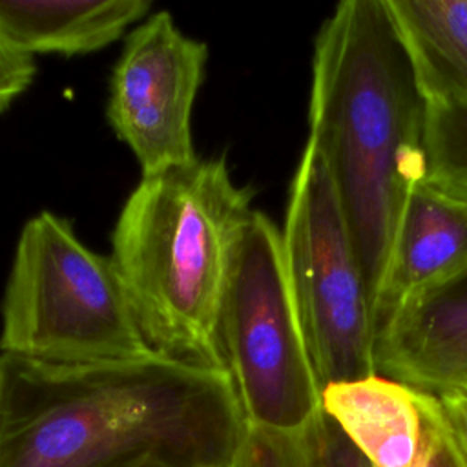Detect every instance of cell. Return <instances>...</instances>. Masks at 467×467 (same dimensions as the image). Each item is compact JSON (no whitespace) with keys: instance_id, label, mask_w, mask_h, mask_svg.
I'll return each mask as SVG.
<instances>
[{"instance_id":"cell-1","label":"cell","mask_w":467,"mask_h":467,"mask_svg":"<svg viewBox=\"0 0 467 467\" xmlns=\"http://www.w3.org/2000/svg\"><path fill=\"white\" fill-rule=\"evenodd\" d=\"M244 431L224 370L155 352L88 365L0 354V467H232Z\"/></svg>"},{"instance_id":"cell-2","label":"cell","mask_w":467,"mask_h":467,"mask_svg":"<svg viewBox=\"0 0 467 467\" xmlns=\"http://www.w3.org/2000/svg\"><path fill=\"white\" fill-rule=\"evenodd\" d=\"M308 140L339 199L376 327L410 192L427 179V100L387 0H345L312 55Z\"/></svg>"},{"instance_id":"cell-3","label":"cell","mask_w":467,"mask_h":467,"mask_svg":"<svg viewBox=\"0 0 467 467\" xmlns=\"http://www.w3.org/2000/svg\"><path fill=\"white\" fill-rule=\"evenodd\" d=\"M250 202L223 159L199 157L142 175L126 199L109 259L155 354L224 370L219 312Z\"/></svg>"},{"instance_id":"cell-4","label":"cell","mask_w":467,"mask_h":467,"mask_svg":"<svg viewBox=\"0 0 467 467\" xmlns=\"http://www.w3.org/2000/svg\"><path fill=\"white\" fill-rule=\"evenodd\" d=\"M0 350L51 365L153 352L111 259L89 250L51 212L31 217L16 241L2 299Z\"/></svg>"},{"instance_id":"cell-5","label":"cell","mask_w":467,"mask_h":467,"mask_svg":"<svg viewBox=\"0 0 467 467\" xmlns=\"http://www.w3.org/2000/svg\"><path fill=\"white\" fill-rule=\"evenodd\" d=\"M217 332L248 425L296 429L321 410V385L292 299L281 232L259 210L237 241Z\"/></svg>"},{"instance_id":"cell-6","label":"cell","mask_w":467,"mask_h":467,"mask_svg":"<svg viewBox=\"0 0 467 467\" xmlns=\"http://www.w3.org/2000/svg\"><path fill=\"white\" fill-rule=\"evenodd\" d=\"M281 243L321 390L378 374L376 327L356 248L328 170L310 142L290 184Z\"/></svg>"},{"instance_id":"cell-7","label":"cell","mask_w":467,"mask_h":467,"mask_svg":"<svg viewBox=\"0 0 467 467\" xmlns=\"http://www.w3.org/2000/svg\"><path fill=\"white\" fill-rule=\"evenodd\" d=\"M206 58V44L184 35L166 11L150 15L126 36L111 73L108 120L142 175L197 159L192 109Z\"/></svg>"},{"instance_id":"cell-8","label":"cell","mask_w":467,"mask_h":467,"mask_svg":"<svg viewBox=\"0 0 467 467\" xmlns=\"http://www.w3.org/2000/svg\"><path fill=\"white\" fill-rule=\"evenodd\" d=\"M376 368L431 394L467 390V268L401 306L381 327Z\"/></svg>"},{"instance_id":"cell-9","label":"cell","mask_w":467,"mask_h":467,"mask_svg":"<svg viewBox=\"0 0 467 467\" xmlns=\"http://www.w3.org/2000/svg\"><path fill=\"white\" fill-rule=\"evenodd\" d=\"M465 268L467 201L425 179L405 204L389 283L376 316V339L401 306Z\"/></svg>"},{"instance_id":"cell-10","label":"cell","mask_w":467,"mask_h":467,"mask_svg":"<svg viewBox=\"0 0 467 467\" xmlns=\"http://www.w3.org/2000/svg\"><path fill=\"white\" fill-rule=\"evenodd\" d=\"M431 392L381 374L327 385L323 410L370 467H409L425 434Z\"/></svg>"},{"instance_id":"cell-11","label":"cell","mask_w":467,"mask_h":467,"mask_svg":"<svg viewBox=\"0 0 467 467\" xmlns=\"http://www.w3.org/2000/svg\"><path fill=\"white\" fill-rule=\"evenodd\" d=\"M150 11L148 0H0V40L27 57L82 55L119 40Z\"/></svg>"},{"instance_id":"cell-12","label":"cell","mask_w":467,"mask_h":467,"mask_svg":"<svg viewBox=\"0 0 467 467\" xmlns=\"http://www.w3.org/2000/svg\"><path fill=\"white\" fill-rule=\"evenodd\" d=\"M429 102H467V0H387Z\"/></svg>"},{"instance_id":"cell-13","label":"cell","mask_w":467,"mask_h":467,"mask_svg":"<svg viewBox=\"0 0 467 467\" xmlns=\"http://www.w3.org/2000/svg\"><path fill=\"white\" fill-rule=\"evenodd\" d=\"M232 467H370L365 456L323 410L296 429L246 423Z\"/></svg>"},{"instance_id":"cell-14","label":"cell","mask_w":467,"mask_h":467,"mask_svg":"<svg viewBox=\"0 0 467 467\" xmlns=\"http://www.w3.org/2000/svg\"><path fill=\"white\" fill-rule=\"evenodd\" d=\"M427 181L467 201V102L427 104Z\"/></svg>"},{"instance_id":"cell-15","label":"cell","mask_w":467,"mask_h":467,"mask_svg":"<svg viewBox=\"0 0 467 467\" xmlns=\"http://www.w3.org/2000/svg\"><path fill=\"white\" fill-rule=\"evenodd\" d=\"M409 467H467V456L460 449L436 394H431L427 405L421 449Z\"/></svg>"},{"instance_id":"cell-16","label":"cell","mask_w":467,"mask_h":467,"mask_svg":"<svg viewBox=\"0 0 467 467\" xmlns=\"http://www.w3.org/2000/svg\"><path fill=\"white\" fill-rule=\"evenodd\" d=\"M436 396L460 449L467 456V390H449Z\"/></svg>"},{"instance_id":"cell-17","label":"cell","mask_w":467,"mask_h":467,"mask_svg":"<svg viewBox=\"0 0 467 467\" xmlns=\"http://www.w3.org/2000/svg\"><path fill=\"white\" fill-rule=\"evenodd\" d=\"M133 467H170V465H162V463H153V462H150V463H139V465H133Z\"/></svg>"}]
</instances>
